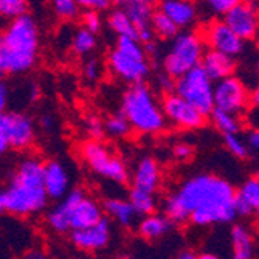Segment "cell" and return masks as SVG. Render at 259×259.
Masks as SVG:
<instances>
[{
    "mask_svg": "<svg viewBox=\"0 0 259 259\" xmlns=\"http://www.w3.org/2000/svg\"><path fill=\"white\" fill-rule=\"evenodd\" d=\"M234 186L214 174H199L185 180L179 191L163 200V214L174 225L191 222L197 227L231 224L234 211Z\"/></svg>",
    "mask_w": 259,
    "mask_h": 259,
    "instance_id": "obj_1",
    "label": "cell"
},
{
    "mask_svg": "<svg viewBox=\"0 0 259 259\" xmlns=\"http://www.w3.org/2000/svg\"><path fill=\"white\" fill-rule=\"evenodd\" d=\"M40 33L28 13L10 20L0 33V68L5 75H25L37 62Z\"/></svg>",
    "mask_w": 259,
    "mask_h": 259,
    "instance_id": "obj_2",
    "label": "cell"
},
{
    "mask_svg": "<svg viewBox=\"0 0 259 259\" xmlns=\"http://www.w3.org/2000/svg\"><path fill=\"white\" fill-rule=\"evenodd\" d=\"M5 211L27 218L37 214L49 205L44 186V163L36 157H27L19 163L7 190L4 191Z\"/></svg>",
    "mask_w": 259,
    "mask_h": 259,
    "instance_id": "obj_3",
    "label": "cell"
},
{
    "mask_svg": "<svg viewBox=\"0 0 259 259\" xmlns=\"http://www.w3.org/2000/svg\"><path fill=\"white\" fill-rule=\"evenodd\" d=\"M120 112L126 116L132 131L140 134H160L168 124L154 92L145 82L131 84L123 95Z\"/></svg>",
    "mask_w": 259,
    "mask_h": 259,
    "instance_id": "obj_4",
    "label": "cell"
},
{
    "mask_svg": "<svg viewBox=\"0 0 259 259\" xmlns=\"http://www.w3.org/2000/svg\"><path fill=\"white\" fill-rule=\"evenodd\" d=\"M205 50V42L197 33L190 30L179 31L171 39L169 49L161 59L163 72L177 79L188 70L200 65Z\"/></svg>",
    "mask_w": 259,
    "mask_h": 259,
    "instance_id": "obj_5",
    "label": "cell"
},
{
    "mask_svg": "<svg viewBox=\"0 0 259 259\" xmlns=\"http://www.w3.org/2000/svg\"><path fill=\"white\" fill-rule=\"evenodd\" d=\"M81 155L89 168L100 177H104L113 183L124 185L129 180V172L124 161L112 155L109 148L101 140H87L81 145Z\"/></svg>",
    "mask_w": 259,
    "mask_h": 259,
    "instance_id": "obj_6",
    "label": "cell"
},
{
    "mask_svg": "<svg viewBox=\"0 0 259 259\" xmlns=\"http://www.w3.org/2000/svg\"><path fill=\"white\" fill-rule=\"evenodd\" d=\"M213 81L208 78L200 65L188 70L186 73L179 76L174 84V92L185 101L194 106L205 116L214 109L213 103Z\"/></svg>",
    "mask_w": 259,
    "mask_h": 259,
    "instance_id": "obj_7",
    "label": "cell"
},
{
    "mask_svg": "<svg viewBox=\"0 0 259 259\" xmlns=\"http://www.w3.org/2000/svg\"><path fill=\"white\" fill-rule=\"evenodd\" d=\"M248 98H250V92L247 85L234 75L225 76L213 84L214 109L239 116L248 109L250 106Z\"/></svg>",
    "mask_w": 259,
    "mask_h": 259,
    "instance_id": "obj_8",
    "label": "cell"
},
{
    "mask_svg": "<svg viewBox=\"0 0 259 259\" xmlns=\"http://www.w3.org/2000/svg\"><path fill=\"white\" fill-rule=\"evenodd\" d=\"M0 129H2L8 146L17 151L28 149L36 138V126L30 115L23 112L5 110L0 115Z\"/></svg>",
    "mask_w": 259,
    "mask_h": 259,
    "instance_id": "obj_9",
    "label": "cell"
},
{
    "mask_svg": "<svg viewBox=\"0 0 259 259\" xmlns=\"http://www.w3.org/2000/svg\"><path fill=\"white\" fill-rule=\"evenodd\" d=\"M161 110L166 123L174 124L179 129L197 131L205 126L206 116L199 112L194 106L179 97L176 92L164 95L161 103Z\"/></svg>",
    "mask_w": 259,
    "mask_h": 259,
    "instance_id": "obj_10",
    "label": "cell"
},
{
    "mask_svg": "<svg viewBox=\"0 0 259 259\" xmlns=\"http://www.w3.org/2000/svg\"><path fill=\"white\" fill-rule=\"evenodd\" d=\"M203 34V40L208 45V49L218 50L228 56L238 58L245 49V42L224 20H211Z\"/></svg>",
    "mask_w": 259,
    "mask_h": 259,
    "instance_id": "obj_11",
    "label": "cell"
},
{
    "mask_svg": "<svg viewBox=\"0 0 259 259\" xmlns=\"http://www.w3.org/2000/svg\"><path fill=\"white\" fill-rule=\"evenodd\" d=\"M107 65L110 72L127 84L145 82L151 73L149 61H140L113 49L107 56Z\"/></svg>",
    "mask_w": 259,
    "mask_h": 259,
    "instance_id": "obj_12",
    "label": "cell"
},
{
    "mask_svg": "<svg viewBox=\"0 0 259 259\" xmlns=\"http://www.w3.org/2000/svg\"><path fill=\"white\" fill-rule=\"evenodd\" d=\"M72 239L73 245L82 251L95 253L100 250H104L112 239V228L109 219L103 218L95 225L81 228V230H72Z\"/></svg>",
    "mask_w": 259,
    "mask_h": 259,
    "instance_id": "obj_13",
    "label": "cell"
},
{
    "mask_svg": "<svg viewBox=\"0 0 259 259\" xmlns=\"http://www.w3.org/2000/svg\"><path fill=\"white\" fill-rule=\"evenodd\" d=\"M244 42L254 40L257 36V13L244 2L234 5L222 19Z\"/></svg>",
    "mask_w": 259,
    "mask_h": 259,
    "instance_id": "obj_14",
    "label": "cell"
},
{
    "mask_svg": "<svg viewBox=\"0 0 259 259\" xmlns=\"http://www.w3.org/2000/svg\"><path fill=\"white\" fill-rule=\"evenodd\" d=\"M85 196V193L81 188L70 190L62 199L58 200V205H55L49 213H47V225L49 228L58 234H65L70 231V218L76 206V203Z\"/></svg>",
    "mask_w": 259,
    "mask_h": 259,
    "instance_id": "obj_15",
    "label": "cell"
},
{
    "mask_svg": "<svg viewBox=\"0 0 259 259\" xmlns=\"http://www.w3.org/2000/svg\"><path fill=\"white\" fill-rule=\"evenodd\" d=\"M44 186L49 200H59L70 191V174L65 164L58 160L44 163Z\"/></svg>",
    "mask_w": 259,
    "mask_h": 259,
    "instance_id": "obj_16",
    "label": "cell"
},
{
    "mask_svg": "<svg viewBox=\"0 0 259 259\" xmlns=\"http://www.w3.org/2000/svg\"><path fill=\"white\" fill-rule=\"evenodd\" d=\"M123 10L126 11V14L134 23V27L137 28L138 40L141 44H146L155 39L151 30V17L154 13L152 2H149V0H135V2L123 5Z\"/></svg>",
    "mask_w": 259,
    "mask_h": 259,
    "instance_id": "obj_17",
    "label": "cell"
},
{
    "mask_svg": "<svg viewBox=\"0 0 259 259\" xmlns=\"http://www.w3.org/2000/svg\"><path fill=\"white\" fill-rule=\"evenodd\" d=\"M157 10L166 14L180 30L191 28L199 17L193 0H158Z\"/></svg>",
    "mask_w": 259,
    "mask_h": 259,
    "instance_id": "obj_18",
    "label": "cell"
},
{
    "mask_svg": "<svg viewBox=\"0 0 259 259\" xmlns=\"http://www.w3.org/2000/svg\"><path fill=\"white\" fill-rule=\"evenodd\" d=\"M200 67L203 68V72L208 75V78L216 82L225 76H230L236 70V58L228 56L225 53H221L218 50H205Z\"/></svg>",
    "mask_w": 259,
    "mask_h": 259,
    "instance_id": "obj_19",
    "label": "cell"
},
{
    "mask_svg": "<svg viewBox=\"0 0 259 259\" xmlns=\"http://www.w3.org/2000/svg\"><path fill=\"white\" fill-rule=\"evenodd\" d=\"M103 206L89 196H84L75 206L72 218H70V231L72 230H81L95 225L98 221L104 218Z\"/></svg>",
    "mask_w": 259,
    "mask_h": 259,
    "instance_id": "obj_20",
    "label": "cell"
},
{
    "mask_svg": "<svg viewBox=\"0 0 259 259\" xmlns=\"http://www.w3.org/2000/svg\"><path fill=\"white\" fill-rule=\"evenodd\" d=\"M160 182H161V172L158 163L152 157L141 158L132 177V185H134L132 188L149 191V193H157Z\"/></svg>",
    "mask_w": 259,
    "mask_h": 259,
    "instance_id": "obj_21",
    "label": "cell"
},
{
    "mask_svg": "<svg viewBox=\"0 0 259 259\" xmlns=\"http://www.w3.org/2000/svg\"><path fill=\"white\" fill-rule=\"evenodd\" d=\"M231 251L234 259H251L256 254L254 236L248 227L238 224L231 228L230 233Z\"/></svg>",
    "mask_w": 259,
    "mask_h": 259,
    "instance_id": "obj_22",
    "label": "cell"
},
{
    "mask_svg": "<svg viewBox=\"0 0 259 259\" xmlns=\"http://www.w3.org/2000/svg\"><path fill=\"white\" fill-rule=\"evenodd\" d=\"M141 219L137 227H138V234L146 241H158L164 238L166 234L172 230L174 224L166 218V216H160L155 213L141 216Z\"/></svg>",
    "mask_w": 259,
    "mask_h": 259,
    "instance_id": "obj_23",
    "label": "cell"
},
{
    "mask_svg": "<svg viewBox=\"0 0 259 259\" xmlns=\"http://www.w3.org/2000/svg\"><path fill=\"white\" fill-rule=\"evenodd\" d=\"M103 211L118 222L121 227L126 228H132L135 224H138V213L135 211V208L132 206V203L126 199H120V197H110L106 199L104 205H103Z\"/></svg>",
    "mask_w": 259,
    "mask_h": 259,
    "instance_id": "obj_24",
    "label": "cell"
},
{
    "mask_svg": "<svg viewBox=\"0 0 259 259\" xmlns=\"http://www.w3.org/2000/svg\"><path fill=\"white\" fill-rule=\"evenodd\" d=\"M107 25L109 28L118 36H129L134 39H138V33L137 28L134 27L132 20L129 19V16L126 14V11L123 8H116L112 10L107 16Z\"/></svg>",
    "mask_w": 259,
    "mask_h": 259,
    "instance_id": "obj_25",
    "label": "cell"
},
{
    "mask_svg": "<svg viewBox=\"0 0 259 259\" xmlns=\"http://www.w3.org/2000/svg\"><path fill=\"white\" fill-rule=\"evenodd\" d=\"M129 202L135 208L138 216H146V214L155 213V209L158 206V200H157L155 193L137 190V188H132V190H131V193H129Z\"/></svg>",
    "mask_w": 259,
    "mask_h": 259,
    "instance_id": "obj_26",
    "label": "cell"
},
{
    "mask_svg": "<svg viewBox=\"0 0 259 259\" xmlns=\"http://www.w3.org/2000/svg\"><path fill=\"white\" fill-rule=\"evenodd\" d=\"M208 116H211V121H213L214 127L222 135L239 134L242 131V123L238 115H233V113H228V112H224L219 109H213Z\"/></svg>",
    "mask_w": 259,
    "mask_h": 259,
    "instance_id": "obj_27",
    "label": "cell"
},
{
    "mask_svg": "<svg viewBox=\"0 0 259 259\" xmlns=\"http://www.w3.org/2000/svg\"><path fill=\"white\" fill-rule=\"evenodd\" d=\"M151 30H152L154 36L161 39V40H171L180 31V28L176 25V23L166 14H163L158 10L157 11L154 10V13H152Z\"/></svg>",
    "mask_w": 259,
    "mask_h": 259,
    "instance_id": "obj_28",
    "label": "cell"
},
{
    "mask_svg": "<svg viewBox=\"0 0 259 259\" xmlns=\"http://www.w3.org/2000/svg\"><path fill=\"white\" fill-rule=\"evenodd\" d=\"M97 34L89 31L87 28H78L73 36L72 40H70V45H72V52L76 56H89L93 50L97 49Z\"/></svg>",
    "mask_w": 259,
    "mask_h": 259,
    "instance_id": "obj_29",
    "label": "cell"
},
{
    "mask_svg": "<svg viewBox=\"0 0 259 259\" xmlns=\"http://www.w3.org/2000/svg\"><path fill=\"white\" fill-rule=\"evenodd\" d=\"M236 199L245 202L257 213V209H259V180L256 176L247 179L239 186V190L236 191Z\"/></svg>",
    "mask_w": 259,
    "mask_h": 259,
    "instance_id": "obj_30",
    "label": "cell"
},
{
    "mask_svg": "<svg viewBox=\"0 0 259 259\" xmlns=\"http://www.w3.org/2000/svg\"><path fill=\"white\" fill-rule=\"evenodd\" d=\"M115 49L124 53L126 56L140 59V61H148V55L145 52V47L138 39L129 37V36H118L115 44Z\"/></svg>",
    "mask_w": 259,
    "mask_h": 259,
    "instance_id": "obj_31",
    "label": "cell"
},
{
    "mask_svg": "<svg viewBox=\"0 0 259 259\" xmlns=\"http://www.w3.org/2000/svg\"><path fill=\"white\" fill-rule=\"evenodd\" d=\"M131 132H132V127L121 112L109 116L104 121V134H107L112 138H124Z\"/></svg>",
    "mask_w": 259,
    "mask_h": 259,
    "instance_id": "obj_32",
    "label": "cell"
},
{
    "mask_svg": "<svg viewBox=\"0 0 259 259\" xmlns=\"http://www.w3.org/2000/svg\"><path fill=\"white\" fill-rule=\"evenodd\" d=\"M52 7L55 14L65 22H73L81 17V8L76 0H52Z\"/></svg>",
    "mask_w": 259,
    "mask_h": 259,
    "instance_id": "obj_33",
    "label": "cell"
},
{
    "mask_svg": "<svg viewBox=\"0 0 259 259\" xmlns=\"http://www.w3.org/2000/svg\"><path fill=\"white\" fill-rule=\"evenodd\" d=\"M224 141H225V148L228 149V152L236 157L239 160H247L250 157V151L248 146L245 143L244 137L239 134H227L224 135Z\"/></svg>",
    "mask_w": 259,
    "mask_h": 259,
    "instance_id": "obj_34",
    "label": "cell"
},
{
    "mask_svg": "<svg viewBox=\"0 0 259 259\" xmlns=\"http://www.w3.org/2000/svg\"><path fill=\"white\" fill-rule=\"evenodd\" d=\"M28 0H0V16L10 20L28 13Z\"/></svg>",
    "mask_w": 259,
    "mask_h": 259,
    "instance_id": "obj_35",
    "label": "cell"
},
{
    "mask_svg": "<svg viewBox=\"0 0 259 259\" xmlns=\"http://www.w3.org/2000/svg\"><path fill=\"white\" fill-rule=\"evenodd\" d=\"M200 2L208 17H213V16H224L234 5H238L241 0H200Z\"/></svg>",
    "mask_w": 259,
    "mask_h": 259,
    "instance_id": "obj_36",
    "label": "cell"
},
{
    "mask_svg": "<svg viewBox=\"0 0 259 259\" xmlns=\"http://www.w3.org/2000/svg\"><path fill=\"white\" fill-rule=\"evenodd\" d=\"M82 75H84L85 81H89V82H97L103 76V64L97 58H89L84 62Z\"/></svg>",
    "mask_w": 259,
    "mask_h": 259,
    "instance_id": "obj_37",
    "label": "cell"
},
{
    "mask_svg": "<svg viewBox=\"0 0 259 259\" xmlns=\"http://www.w3.org/2000/svg\"><path fill=\"white\" fill-rule=\"evenodd\" d=\"M84 129L87 135L93 140H101L104 135V123L97 115H87L84 120Z\"/></svg>",
    "mask_w": 259,
    "mask_h": 259,
    "instance_id": "obj_38",
    "label": "cell"
},
{
    "mask_svg": "<svg viewBox=\"0 0 259 259\" xmlns=\"http://www.w3.org/2000/svg\"><path fill=\"white\" fill-rule=\"evenodd\" d=\"M82 23H84V28H87L89 31L98 34L101 31L103 27V19L100 16V11L95 10H84V13L81 14Z\"/></svg>",
    "mask_w": 259,
    "mask_h": 259,
    "instance_id": "obj_39",
    "label": "cell"
},
{
    "mask_svg": "<svg viewBox=\"0 0 259 259\" xmlns=\"http://www.w3.org/2000/svg\"><path fill=\"white\" fill-rule=\"evenodd\" d=\"M174 84H176V79L168 75L166 72H161L157 75L155 78V87L157 90H160L163 95H168V93H172L174 92Z\"/></svg>",
    "mask_w": 259,
    "mask_h": 259,
    "instance_id": "obj_40",
    "label": "cell"
},
{
    "mask_svg": "<svg viewBox=\"0 0 259 259\" xmlns=\"http://www.w3.org/2000/svg\"><path fill=\"white\" fill-rule=\"evenodd\" d=\"M81 10H95L106 11L112 7V0H76Z\"/></svg>",
    "mask_w": 259,
    "mask_h": 259,
    "instance_id": "obj_41",
    "label": "cell"
},
{
    "mask_svg": "<svg viewBox=\"0 0 259 259\" xmlns=\"http://www.w3.org/2000/svg\"><path fill=\"white\" fill-rule=\"evenodd\" d=\"M194 154V149L188 145V143H177L174 145L172 148V155L180 160V161H186V160H190Z\"/></svg>",
    "mask_w": 259,
    "mask_h": 259,
    "instance_id": "obj_42",
    "label": "cell"
},
{
    "mask_svg": "<svg viewBox=\"0 0 259 259\" xmlns=\"http://www.w3.org/2000/svg\"><path fill=\"white\" fill-rule=\"evenodd\" d=\"M39 127L47 132V134H52L56 127V118L55 115L50 113V112H45L39 116Z\"/></svg>",
    "mask_w": 259,
    "mask_h": 259,
    "instance_id": "obj_43",
    "label": "cell"
},
{
    "mask_svg": "<svg viewBox=\"0 0 259 259\" xmlns=\"http://www.w3.org/2000/svg\"><path fill=\"white\" fill-rule=\"evenodd\" d=\"M245 143L248 146V151H250V155H256L257 151H259V132H257V127H253L251 131L247 132V135L244 137Z\"/></svg>",
    "mask_w": 259,
    "mask_h": 259,
    "instance_id": "obj_44",
    "label": "cell"
},
{
    "mask_svg": "<svg viewBox=\"0 0 259 259\" xmlns=\"http://www.w3.org/2000/svg\"><path fill=\"white\" fill-rule=\"evenodd\" d=\"M8 103H10V87L4 79H0V115L8 109Z\"/></svg>",
    "mask_w": 259,
    "mask_h": 259,
    "instance_id": "obj_45",
    "label": "cell"
},
{
    "mask_svg": "<svg viewBox=\"0 0 259 259\" xmlns=\"http://www.w3.org/2000/svg\"><path fill=\"white\" fill-rule=\"evenodd\" d=\"M8 149H10L8 141H7V138H5V135H4L2 129H0V157H2Z\"/></svg>",
    "mask_w": 259,
    "mask_h": 259,
    "instance_id": "obj_46",
    "label": "cell"
},
{
    "mask_svg": "<svg viewBox=\"0 0 259 259\" xmlns=\"http://www.w3.org/2000/svg\"><path fill=\"white\" fill-rule=\"evenodd\" d=\"M180 259H199V253H194L193 250H183L177 254Z\"/></svg>",
    "mask_w": 259,
    "mask_h": 259,
    "instance_id": "obj_47",
    "label": "cell"
},
{
    "mask_svg": "<svg viewBox=\"0 0 259 259\" xmlns=\"http://www.w3.org/2000/svg\"><path fill=\"white\" fill-rule=\"evenodd\" d=\"M248 103L253 107H257V104H259V92L257 90H253L251 92V98H248Z\"/></svg>",
    "mask_w": 259,
    "mask_h": 259,
    "instance_id": "obj_48",
    "label": "cell"
},
{
    "mask_svg": "<svg viewBox=\"0 0 259 259\" xmlns=\"http://www.w3.org/2000/svg\"><path fill=\"white\" fill-rule=\"evenodd\" d=\"M218 257V254H214V253H200L199 254V259H216Z\"/></svg>",
    "mask_w": 259,
    "mask_h": 259,
    "instance_id": "obj_49",
    "label": "cell"
},
{
    "mask_svg": "<svg viewBox=\"0 0 259 259\" xmlns=\"http://www.w3.org/2000/svg\"><path fill=\"white\" fill-rule=\"evenodd\" d=\"M129 2H135V0H112V4H116V5H120V7H123V5H126ZM149 2H152V0H149Z\"/></svg>",
    "mask_w": 259,
    "mask_h": 259,
    "instance_id": "obj_50",
    "label": "cell"
},
{
    "mask_svg": "<svg viewBox=\"0 0 259 259\" xmlns=\"http://www.w3.org/2000/svg\"><path fill=\"white\" fill-rule=\"evenodd\" d=\"M241 2H244V4H247L248 7L257 10V0H241Z\"/></svg>",
    "mask_w": 259,
    "mask_h": 259,
    "instance_id": "obj_51",
    "label": "cell"
},
{
    "mask_svg": "<svg viewBox=\"0 0 259 259\" xmlns=\"http://www.w3.org/2000/svg\"><path fill=\"white\" fill-rule=\"evenodd\" d=\"M5 211V197H4V191H0V213Z\"/></svg>",
    "mask_w": 259,
    "mask_h": 259,
    "instance_id": "obj_52",
    "label": "cell"
},
{
    "mask_svg": "<svg viewBox=\"0 0 259 259\" xmlns=\"http://www.w3.org/2000/svg\"><path fill=\"white\" fill-rule=\"evenodd\" d=\"M4 76H5V73H4V72H2V68H0V79H2V78H4Z\"/></svg>",
    "mask_w": 259,
    "mask_h": 259,
    "instance_id": "obj_53",
    "label": "cell"
}]
</instances>
